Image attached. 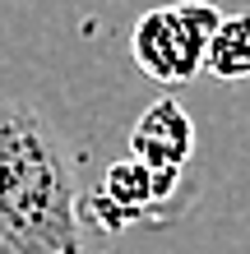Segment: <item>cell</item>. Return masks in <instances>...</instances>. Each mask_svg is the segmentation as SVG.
Here are the masks:
<instances>
[{
	"label": "cell",
	"instance_id": "obj_1",
	"mask_svg": "<svg viewBox=\"0 0 250 254\" xmlns=\"http://www.w3.org/2000/svg\"><path fill=\"white\" fill-rule=\"evenodd\" d=\"M75 162L47 116L0 97V254L79 250Z\"/></svg>",
	"mask_w": 250,
	"mask_h": 254
},
{
	"label": "cell",
	"instance_id": "obj_2",
	"mask_svg": "<svg viewBox=\"0 0 250 254\" xmlns=\"http://www.w3.org/2000/svg\"><path fill=\"white\" fill-rule=\"evenodd\" d=\"M223 9L213 0H171V5L144 9L135 28H130V56L144 79L158 88H185L195 74H204V56H209V37Z\"/></svg>",
	"mask_w": 250,
	"mask_h": 254
},
{
	"label": "cell",
	"instance_id": "obj_3",
	"mask_svg": "<svg viewBox=\"0 0 250 254\" xmlns=\"http://www.w3.org/2000/svg\"><path fill=\"white\" fill-rule=\"evenodd\" d=\"M195 176L185 171H163L139 162L135 153L121 157L116 167H107L102 185L79 199V217L93 222L102 231H125L135 222H176L195 203Z\"/></svg>",
	"mask_w": 250,
	"mask_h": 254
},
{
	"label": "cell",
	"instance_id": "obj_4",
	"mask_svg": "<svg viewBox=\"0 0 250 254\" xmlns=\"http://www.w3.org/2000/svg\"><path fill=\"white\" fill-rule=\"evenodd\" d=\"M130 153L149 167L163 171H185L195 157V121L176 97H158L153 107L139 111L135 129H130Z\"/></svg>",
	"mask_w": 250,
	"mask_h": 254
},
{
	"label": "cell",
	"instance_id": "obj_5",
	"mask_svg": "<svg viewBox=\"0 0 250 254\" xmlns=\"http://www.w3.org/2000/svg\"><path fill=\"white\" fill-rule=\"evenodd\" d=\"M204 74L218 83H241L250 79V9L223 14L209 37V56H204Z\"/></svg>",
	"mask_w": 250,
	"mask_h": 254
},
{
	"label": "cell",
	"instance_id": "obj_6",
	"mask_svg": "<svg viewBox=\"0 0 250 254\" xmlns=\"http://www.w3.org/2000/svg\"><path fill=\"white\" fill-rule=\"evenodd\" d=\"M70 254H83V250H70Z\"/></svg>",
	"mask_w": 250,
	"mask_h": 254
}]
</instances>
